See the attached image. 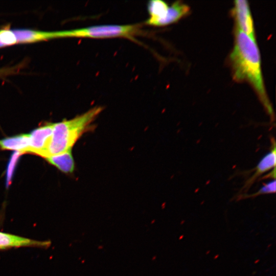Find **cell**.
Returning a JSON list of instances; mask_svg holds the SVG:
<instances>
[{"instance_id": "cell-1", "label": "cell", "mask_w": 276, "mask_h": 276, "mask_svg": "<svg viewBox=\"0 0 276 276\" xmlns=\"http://www.w3.org/2000/svg\"><path fill=\"white\" fill-rule=\"evenodd\" d=\"M229 58L233 79L239 82H246L252 86L271 121H273L274 114L265 90L256 39L236 29L235 43Z\"/></svg>"}, {"instance_id": "cell-2", "label": "cell", "mask_w": 276, "mask_h": 276, "mask_svg": "<svg viewBox=\"0 0 276 276\" xmlns=\"http://www.w3.org/2000/svg\"><path fill=\"white\" fill-rule=\"evenodd\" d=\"M102 110L103 107L96 106L73 119L53 123L52 133L44 158L72 150L80 137L91 129V123Z\"/></svg>"}, {"instance_id": "cell-3", "label": "cell", "mask_w": 276, "mask_h": 276, "mask_svg": "<svg viewBox=\"0 0 276 276\" xmlns=\"http://www.w3.org/2000/svg\"><path fill=\"white\" fill-rule=\"evenodd\" d=\"M143 32L139 24L104 25L93 26L67 30L55 31L56 38H124L135 40V37L142 35Z\"/></svg>"}, {"instance_id": "cell-4", "label": "cell", "mask_w": 276, "mask_h": 276, "mask_svg": "<svg viewBox=\"0 0 276 276\" xmlns=\"http://www.w3.org/2000/svg\"><path fill=\"white\" fill-rule=\"evenodd\" d=\"M148 18L145 24L163 27L174 23L190 12L189 7L181 1H176L169 5L160 0L149 1L147 5Z\"/></svg>"}, {"instance_id": "cell-5", "label": "cell", "mask_w": 276, "mask_h": 276, "mask_svg": "<svg viewBox=\"0 0 276 276\" xmlns=\"http://www.w3.org/2000/svg\"><path fill=\"white\" fill-rule=\"evenodd\" d=\"M52 123H47L29 133L30 147L28 153L44 158L53 130Z\"/></svg>"}, {"instance_id": "cell-6", "label": "cell", "mask_w": 276, "mask_h": 276, "mask_svg": "<svg viewBox=\"0 0 276 276\" xmlns=\"http://www.w3.org/2000/svg\"><path fill=\"white\" fill-rule=\"evenodd\" d=\"M234 3L233 13L237 25L236 29L256 39L255 28L248 2L245 0H238Z\"/></svg>"}, {"instance_id": "cell-7", "label": "cell", "mask_w": 276, "mask_h": 276, "mask_svg": "<svg viewBox=\"0 0 276 276\" xmlns=\"http://www.w3.org/2000/svg\"><path fill=\"white\" fill-rule=\"evenodd\" d=\"M271 141L269 151L261 159L256 168L254 169V173L246 180L240 192H246L260 176L275 168V142L273 138L271 139Z\"/></svg>"}, {"instance_id": "cell-8", "label": "cell", "mask_w": 276, "mask_h": 276, "mask_svg": "<svg viewBox=\"0 0 276 276\" xmlns=\"http://www.w3.org/2000/svg\"><path fill=\"white\" fill-rule=\"evenodd\" d=\"M50 241H38L0 232V250L21 247H47Z\"/></svg>"}, {"instance_id": "cell-9", "label": "cell", "mask_w": 276, "mask_h": 276, "mask_svg": "<svg viewBox=\"0 0 276 276\" xmlns=\"http://www.w3.org/2000/svg\"><path fill=\"white\" fill-rule=\"evenodd\" d=\"M30 147L29 134H20L0 140V148L12 150L21 154L28 153Z\"/></svg>"}, {"instance_id": "cell-10", "label": "cell", "mask_w": 276, "mask_h": 276, "mask_svg": "<svg viewBox=\"0 0 276 276\" xmlns=\"http://www.w3.org/2000/svg\"><path fill=\"white\" fill-rule=\"evenodd\" d=\"M44 159L61 172L71 174L75 169V163L72 150L48 156Z\"/></svg>"}, {"instance_id": "cell-11", "label": "cell", "mask_w": 276, "mask_h": 276, "mask_svg": "<svg viewBox=\"0 0 276 276\" xmlns=\"http://www.w3.org/2000/svg\"><path fill=\"white\" fill-rule=\"evenodd\" d=\"M275 192V180L273 179L265 183L258 191L252 194H244L239 196V198H245L256 197L262 194H271Z\"/></svg>"}, {"instance_id": "cell-12", "label": "cell", "mask_w": 276, "mask_h": 276, "mask_svg": "<svg viewBox=\"0 0 276 276\" xmlns=\"http://www.w3.org/2000/svg\"><path fill=\"white\" fill-rule=\"evenodd\" d=\"M16 44V39L13 30L9 29L0 30V48Z\"/></svg>"}, {"instance_id": "cell-13", "label": "cell", "mask_w": 276, "mask_h": 276, "mask_svg": "<svg viewBox=\"0 0 276 276\" xmlns=\"http://www.w3.org/2000/svg\"><path fill=\"white\" fill-rule=\"evenodd\" d=\"M272 178L275 179V168L273 169L269 173L265 175L262 178Z\"/></svg>"}, {"instance_id": "cell-14", "label": "cell", "mask_w": 276, "mask_h": 276, "mask_svg": "<svg viewBox=\"0 0 276 276\" xmlns=\"http://www.w3.org/2000/svg\"><path fill=\"white\" fill-rule=\"evenodd\" d=\"M11 71L10 69H0V77L10 74Z\"/></svg>"}]
</instances>
